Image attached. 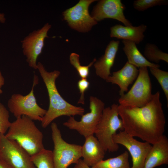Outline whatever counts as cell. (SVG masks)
Wrapping results in <instances>:
<instances>
[{"mask_svg":"<svg viewBox=\"0 0 168 168\" xmlns=\"http://www.w3.org/2000/svg\"><path fill=\"white\" fill-rule=\"evenodd\" d=\"M6 137L17 142L32 156L44 149L43 134L33 120L25 115L11 123Z\"/></svg>","mask_w":168,"mask_h":168,"instance_id":"obj_3","label":"cell"},{"mask_svg":"<svg viewBox=\"0 0 168 168\" xmlns=\"http://www.w3.org/2000/svg\"><path fill=\"white\" fill-rule=\"evenodd\" d=\"M151 73L156 78L162 89L168 102V72L159 68H150Z\"/></svg>","mask_w":168,"mask_h":168,"instance_id":"obj_24","label":"cell"},{"mask_svg":"<svg viewBox=\"0 0 168 168\" xmlns=\"http://www.w3.org/2000/svg\"><path fill=\"white\" fill-rule=\"evenodd\" d=\"M119 43V40L111 41L104 55L94 63L96 75L104 80L111 75L110 69L114 64Z\"/></svg>","mask_w":168,"mask_h":168,"instance_id":"obj_17","label":"cell"},{"mask_svg":"<svg viewBox=\"0 0 168 168\" xmlns=\"http://www.w3.org/2000/svg\"><path fill=\"white\" fill-rule=\"evenodd\" d=\"M38 81L37 76L35 74L32 89L27 95L14 94L8 100L7 106L9 110L16 118L25 115L33 120L42 121L47 110L38 105L35 96L34 87Z\"/></svg>","mask_w":168,"mask_h":168,"instance_id":"obj_6","label":"cell"},{"mask_svg":"<svg viewBox=\"0 0 168 168\" xmlns=\"http://www.w3.org/2000/svg\"><path fill=\"white\" fill-rule=\"evenodd\" d=\"M139 73L130 90L119 99V105L133 107L144 106L151 100L152 86L147 67L139 68Z\"/></svg>","mask_w":168,"mask_h":168,"instance_id":"obj_7","label":"cell"},{"mask_svg":"<svg viewBox=\"0 0 168 168\" xmlns=\"http://www.w3.org/2000/svg\"><path fill=\"white\" fill-rule=\"evenodd\" d=\"M37 69L42 78L47 89L49 99V105L45 115L42 117L41 125L46 128L55 119L63 115L70 117L76 115L82 116L84 109L74 106L65 100L61 96L57 88L55 82L60 72L58 70L47 72L43 64L37 63Z\"/></svg>","mask_w":168,"mask_h":168,"instance_id":"obj_2","label":"cell"},{"mask_svg":"<svg viewBox=\"0 0 168 168\" xmlns=\"http://www.w3.org/2000/svg\"><path fill=\"white\" fill-rule=\"evenodd\" d=\"M73 168H91L87 165L83 161L80 159L77 163L76 164Z\"/></svg>","mask_w":168,"mask_h":168,"instance_id":"obj_28","label":"cell"},{"mask_svg":"<svg viewBox=\"0 0 168 168\" xmlns=\"http://www.w3.org/2000/svg\"><path fill=\"white\" fill-rule=\"evenodd\" d=\"M138 73V69L127 61L121 69L113 72L105 81L118 85L120 88L119 95L121 96L128 91L129 86L137 78Z\"/></svg>","mask_w":168,"mask_h":168,"instance_id":"obj_14","label":"cell"},{"mask_svg":"<svg viewBox=\"0 0 168 168\" xmlns=\"http://www.w3.org/2000/svg\"><path fill=\"white\" fill-rule=\"evenodd\" d=\"M51 128L54 144L52 154L54 168H67L72 164H77L82 157V146L64 141L55 123H51Z\"/></svg>","mask_w":168,"mask_h":168,"instance_id":"obj_5","label":"cell"},{"mask_svg":"<svg viewBox=\"0 0 168 168\" xmlns=\"http://www.w3.org/2000/svg\"><path fill=\"white\" fill-rule=\"evenodd\" d=\"M79 57L77 54L71 53L69 57L70 63L76 69L81 78H87L89 74V68L96 61V59L94 58L87 66H82L80 62Z\"/></svg>","mask_w":168,"mask_h":168,"instance_id":"obj_23","label":"cell"},{"mask_svg":"<svg viewBox=\"0 0 168 168\" xmlns=\"http://www.w3.org/2000/svg\"><path fill=\"white\" fill-rule=\"evenodd\" d=\"M0 168H13L4 162L0 160Z\"/></svg>","mask_w":168,"mask_h":168,"instance_id":"obj_30","label":"cell"},{"mask_svg":"<svg viewBox=\"0 0 168 168\" xmlns=\"http://www.w3.org/2000/svg\"><path fill=\"white\" fill-rule=\"evenodd\" d=\"M0 160L13 168H36L27 151L2 134H0Z\"/></svg>","mask_w":168,"mask_h":168,"instance_id":"obj_9","label":"cell"},{"mask_svg":"<svg viewBox=\"0 0 168 168\" xmlns=\"http://www.w3.org/2000/svg\"><path fill=\"white\" fill-rule=\"evenodd\" d=\"M129 153L125 151L115 157L102 160L91 168H130Z\"/></svg>","mask_w":168,"mask_h":168,"instance_id":"obj_20","label":"cell"},{"mask_svg":"<svg viewBox=\"0 0 168 168\" xmlns=\"http://www.w3.org/2000/svg\"><path fill=\"white\" fill-rule=\"evenodd\" d=\"M125 9V6L120 0H101L94 7L92 17L96 21L111 18L121 22L125 26H131L124 15Z\"/></svg>","mask_w":168,"mask_h":168,"instance_id":"obj_13","label":"cell"},{"mask_svg":"<svg viewBox=\"0 0 168 168\" xmlns=\"http://www.w3.org/2000/svg\"><path fill=\"white\" fill-rule=\"evenodd\" d=\"M51 27L46 23L40 29L33 31L21 41L22 52L26 57V61L31 68L37 69V60L42 53L45 38L49 37L47 33Z\"/></svg>","mask_w":168,"mask_h":168,"instance_id":"obj_10","label":"cell"},{"mask_svg":"<svg viewBox=\"0 0 168 168\" xmlns=\"http://www.w3.org/2000/svg\"><path fill=\"white\" fill-rule=\"evenodd\" d=\"M9 112L4 105L0 102V134H4L11 124L9 120Z\"/></svg>","mask_w":168,"mask_h":168,"instance_id":"obj_26","label":"cell"},{"mask_svg":"<svg viewBox=\"0 0 168 168\" xmlns=\"http://www.w3.org/2000/svg\"><path fill=\"white\" fill-rule=\"evenodd\" d=\"M144 53L147 60L151 62L158 64L161 60H163L168 63V54L163 52L154 44H147Z\"/></svg>","mask_w":168,"mask_h":168,"instance_id":"obj_22","label":"cell"},{"mask_svg":"<svg viewBox=\"0 0 168 168\" xmlns=\"http://www.w3.org/2000/svg\"><path fill=\"white\" fill-rule=\"evenodd\" d=\"M123 51L128 59V62L138 68L143 67L159 68L160 66L148 61L140 53L136 43L132 41L123 40Z\"/></svg>","mask_w":168,"mask_h":168,"instance_id":"obj_19","label":"cell"},{"mask_svg":"<svg viewBox=\"0 0 168 168\" xmlns=\"http://www.w3.org/2000/svg\"><path fill=\"white\" fill-rule=\"evenodd\" d=\"M4 78L0 70V94H2L3 92L2 90V87L4 84Z\"/></svg>","mask_w":168,"mask_h":168,"instance_id":"obj_29","label":"cell"},{"mask_svg":"<svg viewBox=\"0 0 168 168\" xmlns=\"http://www.w3.org/2000/svg\"><path fill=\"white\" fill-rule=\"evenodd\" d=\"M160 93L153 94L151 99L142 107L119 105V116L124 131L153 144L164 135L166 119L161 102Z\"/></svg>","mask_w":168,"mask_h":168,"instance_id":"obj_1","label":"cell"},{"mask_svg":"<svg viewBox=\"0 0 168 168\" xmlns=\"http://www.w3.org/2000/svg\"><path fill=\"white\" fill-rule=\"evenodd\" d=\"M89 101L90 111L82 115L80 121H77L73 116H71L63 123L64 126L77 131L85 138L94 134L105 108L104 102L96 97L91 96Z\"/></svg>","mask_w":168,"mask_h":168,"instance_id":"obj_8","label":"cell"},{"mask_svg":"<svg viewBox=\"0 0 168 168\" xmlns=\"http://www.w3.org/2000/svg\"><path fill=\"white\" fill-rule=\"evenodd\" d=\"M6 20L5 16V14L3 13H0V22L2 23H4Z\"/></svg>","mask_w":168,"mask_h":168,"instance_id":"obj_31","label":"cell"},{"mask_svg":"<svg viewBox=\"0 0 168 168\" xmlns=\"http://www.w3.org/2000/svg\"><path fill=\"white\" fill-rule=\"evenodd\" d=\"M85 138V142L81 147L82 160L87 165L92 167L103 160L105 151L94 135Z\"/></svg>","mask_w":168,"mask_h":168,"instance_id":"obj_16","label":"cell"},{"mask_svg":"<svg viewBox=\"0 0 168 168\" xmlns=\"http://www.w3.org/2000/svg\"><path fill=\"white\" fill-rule=\"evenodd\" d=\"M89 82L87 78H81L78 82L77 86L81 94L80 98L78 101V104L82 105L85 104L84 93L88 88Z\"/></svg>","mask_w":168,"mask_h":168,"instance_id":"obj_27","label":"cell"},{"mask_svg":"<svg viewBox=\"0 0 168 168\" xmlns=\"http://www.w3.org/2000/svg\"><path fill=\"white\" fill-rule=\"evenodd\" d=\"M147 29V26L143 24L137 26L117 24L111 27L110 35L111 37L130 41L136 44H139L143 40L144 37L143 33Z\"/></svg>","mask_w":168,"mask_h":168,"instance_id":"obj_18","label":"cell"},{"mask_svg":"<svg viewBox=\"0 0 168 168\" xmlns=\"http://www.w3.org/2000/svg\"><path fill=\"white\" fill-rule=\"evenodd\" d=\"M152 146L143 168H154L168 164V139L164 134Z\"/></svg>","mask_w":168,"mask_h":168,"instance_id":"obj_15","label":"cell"},{"mask_svg":"<svg viewBox=\"0 0 168 168\" xmlns=\"http://www.w3.org/2000/svg\"><path fill=\"white\" fill-rule=\"evenodd\" d=\"M31 158L36 168H54L52 151L44 148Z\"/></svg>","mask_w":168,"mask_h":168,"instance_id":"obj_21","label":"cell"},{"mask_svg":"<svg viewBox=\"0 0 168 168\" xmlns=\"http://www.w3.org/2000/svg\"><path fill=\"white\" fill-rule=\"evenodd\" d=\"M96 1L80 0L75 6L63 12L64 20L72 28L79 32H86L97 23L88 11L90 5Z\"/></svg>","mask_w":168,"mask_h":168,"instance_id":"obj_11","label":"cell"},{"mask_svg":"<svg viewBox=\"0 0 168 168\" xmlns=\"http://www.w3.org/2000/svg\"><path fill=\"white\" fill-rule=\"evenodd\" d=\"M113 139L115 143L124 146L129 152L133 162L131 168H143L146 158L152 147L150 143L139 141L124 130L114 135Z\"/></svg>","mask_w":168,"mask_h":168,"instance_id":"obj_12","label":"cell"},{"mask_svg":"<svg viewBox=\"0 0 168 168\" xmlns=\"http://www.w3.org/2000/svg\"><path fill=\"white\" fill-rule=\"evenodd\" d=\"M167 4L168 1L165 0H137L133 1V6L136 10L143 11L149 8Z\"/></svg>","mask_w":168,"mask_h":168,"instance_id":"obj_25","label":"cell"},{"mask_svg":"<svg viewBox=\"0 0 168 168\" xmlns=\"http://www.w3.org/2000/svg\"><path fill=\"white\" fill-rule=\"evenodd\" d=\"M118 104H113L104 108L101 119L98 124L94 134L105 151H117L119 146L115 143L113 136L117 131L124 130L123 122L119 117Z\"/></svg>","mask_w":168,"mask_h":168,"instance_id":"obj_4","label":"cell"}]
</instances>
